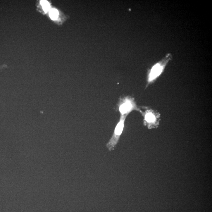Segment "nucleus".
<instances>
[{
	"mask_svg": "<svg viewBox=\"0 0 212 212\" xmlns=\"http://www.w3.org/2000/svg\"><path fill=\"white\" fill-rule=\"evenodd\" d=\"M49 15L50 18L53 20H57L59 15V11L56 9H51L49 13Z\"/></svg>",
	"mask_w": 212,
	"mask_h": 212,
	"instance_id": "39448f33",
	"label": "nucleus"
},
{
	"mask_svg": "<svg viewBox=\"0 0 212 212\" xmlns=\"http://www.w3.org/2000/svg\"><path fill=\"white\" fill-rule=\"evenodd\" d=\"M136 108L135 103L130 98H125L121 99L119 104V111L122 116H127L129 112Z\"/></svg>",
	"mask_w": 212,
	"mask_h": 212,
	"instance_id": "f03ea898",
	"label": "nucleus"
},
{
	"mask_svg": "<svg viewBox=\"0 0 212 212\" xmlns=\"http://www.w3.org/2000/svg\"><path fill=\"white\" fill-rule=\"evenodd\" d=\"M145 120L146 122L148 123H152L155 121L156 118L154 114L151 112H148L145 114Z\"/></svg>",
	"mask_w": 212,
	"mask_h": 212,
	"instance_id": "20e7f679",
	"label": "nucleus"
},
{
	"mask_svg": "<svg viewBox=\"0 0 212 212\" xmlns=\"http://www.w3.org/2000/svg\"><path fill=\"white\" fill-rule=\"evenodd\" d=\"M126 116H121L120 121L116 127L115 131L112 136V138L110 139L108 142L106 144V146L110 151L114 149L118 142L119 139L121 134H122L124 127V124Z\"/></svg>",
	"mask_w": 212,
	"mask_h": 212,
	"instance_id": "f257e3e1",
	"label": "nucleus"
},
{
	"mask_svg": "<svg viewBox=\"0 0 212 212\" xmlns=\"http://www.w3.org/2000/svg\"><path fill=\"white\" fill-rule=\"evenodd\" d=\"M166 58V59H164L163 61L155 65L151 69L149 75V83L155 80L162 73L165 65L167 63L168 60H169L170 58L167 56V58Z\"/></svg>",
	"mask_w": 212,
	"mask_h": 212,
	"instance_id": "7ed1b4c3",
	"label": "nucleus"
},
{
	"mask_svg": "<svg viewBox=\"0 0 212 212\" xmlns=\"http://www.w3.org/2000/svg\"><path fill=\"white\" fill-rule=\"evenodd\" d=\"M41 4L42 6V8L45 12H47L50 10V6L49 2L46 1H41Z\"/></svg>",
	"mask_w": 212,
	"mask_h": 212,
	"instance_id": "423d86ee",
	"label": "nucleus"
}]
</instances>
